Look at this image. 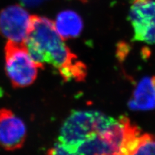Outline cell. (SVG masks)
<instances>
[{
  "label": "cell",
  "mask_w": 155,
  "mask_h": 155,
  "mask_svg": "<svg viewBox=\"0 0 155 155\" xmlns=\"http://www.w3.org/2000/svg\"><path fill=\"white\" fill-rule=\"evenodd\" d=\"M58 33L54 22L45 17L31 16V24L25 44L31 56L41 67L48 64L58 69L66 81H83L86 66L71 52Z\"/></svg>",
  "instance_id": "1"
},
{
  "label": "cell",
  "mask_w": 155,
  "mask_h": 155,
  "mask_svg": "<svg viewBox=\"0 0 155 155\" xmlns=\"http://www.w3.org/2000/svg\"><path fill=\"white\" fill-rule=\"evenodd\" d=\"M142 134L137 125L122 116L81 144L76 151L83 155H133Z\"/></svg>",
  "instance_id": "2"
},
{
  "label": "cell",
  "mask_w": 155,
  "mask_h": 155,
  "mask_svg": "<svg viewBox=\"0 0 155 155\" xmlns=\"http://www.w3.org/2000/svg\"><path fill=\"white\" fill-rule=\"evenodd\" d=\"M114 118L95 110H74L63 124L58 141L76 151L113 122Z\"/></svg>",
  "instance_id": "3"
},
{
  "label": "cell",
  "mask_w": 155,
  "mask_h": 155,
  "mask_svg": "<svg viewBox=\"0 0 155 155\" xmlns=\"http://www.w3.org/2000/svg\"><path fill=\"white\" fill-rule=\"evenodd\" d=\"M5 60L6 74L14 88H23L35 82L41 67L33 60L25 43L7 41Z\"/></svg>",
  "instance_id": "4"
},
{
  "label": "cell",
  "mask_w": 155,
  "mask_h": 155,
  "mask_svg": "<svg viewBox=\"0 0 155 155\" xmlns=\"http://www.w3.org/2000/svg\"><path fill=\"white\" fill-rule=\"evenodd\" d=\"M129 19L134 41L155 44V0H131Z\"/></svg>",
  "instance_id": "5"
},
{
  "label": "cell",
  "mask_w": 155,
  "mask_h": 155,
  "mask_svg": "<svg viewBox=\"0 0 155 155\" xmlns=\"http://www.w3.org/2000/svg\"><path fill=\"white\" fill-rule=\"evenodd\" d=\"M31 24V15L18 5L8 6L0 12V34L8 41L25 43Z\"/></svg>",
  "instance_id": "6"
},
{
  "label": "cell",
  "mask_w": 155,
  "mask_h": 155,
  "mask_svg": "<svg viewBox=\"0 0 155 155\" xmlns=\"http://www.w3.org/2000/svg\"><path fill=\"white\" fill-rule=\"evenodd\" d=\"M26 137L27 128L23 121L10 109H0V146L10 151L19 149Z\"/></svg>",
  "instance_id": "7"
},
{
  "label": "cell",
  "mask_w": 155,
  "mask_h": 155,
  "mask_svg": "<svg viewBox=\"0 0 155 155\" xmlns=\"http://www.w3.org/2000/svg\"><path fill=\"white\" fill-rule=\"evenodd\" d=\"M129 107L135 110L155 108V76L144 78L139 82L129 101Z\"/></svg>",
  "instance_id": "8"
},
{
  "label": "cell",
  "mask_w": 155,
  "mask_h": 155,
  "mask_svg": "<svg viewBox=\"0 0 155 155\" xmlns=\"http://www.w3.org/2000/svg\"><path fill=\"white\" fill-rule=\"evenodd\" d=\"M55 27L63 39L78 37L83 29V21L80 16L72 11H64L58 14Z\"/></svg>",
  "instance_id": "9"
},
{
  "label": "cell",
  "mask_w": 155,
  "mask_h": 155,
  "mask_svg": "<svg viewBox=\"0 0 155 155\" xmlns=\"http://www.w3.org/2000/svg\"><path fill=\"white\" fill-rule=\"evenodd\" d=\"M133 155H155V136L143 134Z\"/></svg>",
  "instance_id": "10"
},
{
  "label": "cell",
  "mask_w": 155,
  "mask_h": 155,
  "mask_svg": "<svg viewBox=\"0 0 155 155\" xmlns=\"http://www.w3.org/2000/svg\"><path fill=\"white\" fill-rule=\"evenodd\" d=\"M48 155H83L79 152L69 149L66 146L58 141L53 147L49 149Z\"/></svg>",
  "instance_id": "11"
},
{
  "label": "cell",
  "mask_w": 155,
  "mask_h": 155,
  "mask_svg": "<svg viewBox=\"0 0 155 155\" xmlns=\"http://www.w3.org/2000/svg\"><path fill=\"white\" fill-rule=\"evenodd\" d=\"M20 1L27 6H36L43 2L45 0H20Z\"/></svg>",
  "instance_id": "12"
},
{
  "label": "cell",
  "mask_w": 155,
  "mask_h": 155,
  "mask_svg": "<svg viewBox=\"0 0 155 155\" xmlns=\"http://www.w3.org/2000/svg\"><path fill=\"white\" fill-rule=\"evenodd\" d=\"M80 1L83 2H86V0H80Z\"/></svg>",
  "instance_id": "13"
}]
</instances>
